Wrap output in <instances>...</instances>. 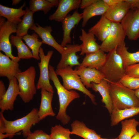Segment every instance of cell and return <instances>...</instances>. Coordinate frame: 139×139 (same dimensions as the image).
<instances>
[{
	"label": "cell",
	"instance_id": "obj_1",
	"mask_svg": "<svg viewBox=\"0 0 139 139\" xmlns=\"http://www.w3.org/2000/svg\"><path fill=\"white\" fill-rule=\"evenodd\" d=\"M107 81L112 109L121 110L139 107V100L135 95V90L125 86L119 81L116 82Z\"/></svg>",
	"mask_w": 139,
	"mask_h": 139
},
{
	"label": "cell",
	"instance_id": "obj_2",
	"mask_svg": "<svg viewBox=\"0 0 139 139\" xmlns=\"http://www.w3.org/2000/svg\"><path fill=\"white\" fill-rule=\"evenodd\" d=\"M49 79L52 81L56 89L59 98V109L56 118L60 120L63 124H67L70 120V117L66 114L67 108L72 101L79 98L80 95L75 91L67 90L61 84L54 68L49 65Z\"/></svg>",
	"mask_w": 139,
	"mask_h": 139
},
{
	"label": "cell",
	"instance_id": "obj_3",
	"mask_svg": "<svg viewBox=\"0 0 139 139\" xmlns=\"http://www.w3.org/2000/svg\"><path fill=\"white\" fill-rule=\"evenodd\" d=\"M38 109L33 108L25 116L13 121L6 120L4 117L3 112H0L4 121L5 128V133L11 138L17 133L21 131L23 136L26 137L31 133V127L38 123L40 121L38 114Z\"/></svg>",
	"mask_w": 139,
	"mask_h": 139
},
{
	"label": "cell",
	"instance_id": "obj_4",
	"mask_svg": "<svg viewBox=\"0 0 139 139\" xmlns=\"http://www.w3.org/2000/svg\"><path fill=\"white\" fill-rule=\"evenodd\" d=\"M99 70L104 74L105 80L111 82H119L125 74L122 60L116 49L108 52L105 63Z\"/></svg>",
	"mask_w": 139,
	"mask_h": 139
},
{
	"label": "cell",
	"instance_id": "obj_5",
	"mask_svg": "<svg viewBox=\"0 0 139 139\" xmlns=\"http://www.w3.org/2000/svg\"><path fill=\"white\" fill-rule=\"evenodd\" d=\"M36 74L35 67L31 66L18 73L15 77L19 89V95L25 103L29 102L36 93L35 84Z\"/></svg>",
	"mask_w": 139,
	"mask_h": 139
},
{
	"label": "cell",
	"instance_id": "obj_6",
	"mask_svg": "<svg viewBox=\"0 0 139 139\" xmlns=\"http://www.w3.org/2000/svg\"><path fill=\"white\" fill-rule=\"evenodd\" d=\"M56 75L60 76L62 79L63 86L69 90L74 89L78 90L88 96L94 105L95 102V96L92 94L82 82L80 76L73 70L72 67L68 66L62 69H57Z\"/></svg>",
	"mask_w": 139,
	"mask_h": 139
},
{
	"label": "cell",
	"instance_id": "obj_7",
	"mask_svg": "<svg viewBox=\"0 0 139 139\" xmlns=\"http://www.w3.org/2000/svg\"><path fill=\"white\" fill-rule=\"evenodd\" d=\"M17 25L6 21L5 18H0V50L12 60L18 62L20 59L12 54V45L10 39V35L16 33Z\"/></svg>",
	"mask_w": 139,
	"mask_h": 139
},
{
	"label": "cell",
	"instance_id": "obj_8",
	"mask_svg": "<svg viewBox=\"0 0 139 139\" xmlns=\"http://www.w3.org/2000/svg\"><path fill=\"white\" fill-rule=\"evenodd\" d=\"M53 53V50H50L45 55L43 48H40L39 56L40 61L38 63L40 70V75L36 86L37 90L43 89L54 93V90L50 83L49 77V63Z\"/></svg>",
	"mask_w": 139,
	"mask_h": 139
},
{
	"label": "cell",
	"instance_id": "obj_9",
	"mask_svg": "<svg viewBox=\"0 0 139 139\" xmlns=\"http://www.w3.org/2000/svg\"><path fill=\"white\" fill-rule=\"evenodd\" d=\"M126 36L120 23L111 22L110 33L100 45V49L105 52L116 49L119 46L125 43Z\"/></svg>",
	"mask_w": 139,
	"mask_h": 139
},
{
	"label": "cell",
	"instance_id": "obj_10",
	"mask_svg": "<svg viewBox=\"0 0 139 139\" xmlns=\"http://www.w3.org/2000/svg\"><path fill=\"white\" fill-rule=\"evenodd\" d=\"M120 23L129 40L139 38V9H130Z\"/></svg>",
	"mask_w": 139,
	"mask_h": 139
},
{
	"label": "cell",
	"instance_id": "obj_11",
	"mask_svg": "<svg viewBox=\"0 0 139 139\" xmlns=\"http://www.w3.org/2000/svg\"><path fill=\"white\" fill-rule=\"evenodd\" d=\"M9 81L8 89L4 95L0 99L1 111L3 112L5 111L12 110L13 109L14 101L19 93L18 83L16 77Z\"/></svg>",
	"mask_w": 139,
	"mask_h": 139
},
{
	"label": "cell",
	"instance_id": "obj_12",
	"mask_svg": "<svg viewBox=\"0 0 139 139\" xmlns=\"http://www.w3.org/2000/svg\"><path fill=\"white\" fill-rule=\"evenodd\" d=\"M65 47V50L61 54V58L57 66V69L63 68L68 66H79L80 63L78 60L79 57L76 53L81 51V45H67Z\"/></svg>",
	"mask_w": 139,
	"mask_h": 139
},
{
	"label": "cell",
	"instance_id": "obj_13",
	"mask_svg": "<svg viewBox=\"0 0 139 139\" xmlns=\"http://www.w3.org/2000/svg\"><path fill=\"white\" fill-rule=\"evenodd\" d=\"M74 72L80 77L81 80L87 88H91V83H100L105 78L103 73L99 70L88 67H77Z\"/></svg>",
	"mask_w": 139,
	"mask_h": 139
},
{
	"label": "cell",
	"instance_id": "obj_14",
	"mask_svg": "<svg viewBox=\"0 0 139 139\" xmlns=\"http://www.w3.org/2000/svg\"><path fill=\"white\" fill-rule=\"evenodd\" d=\"M30 29L33 31L41 38L42 44L52 47L61 54L65 50L66 47H64L58 44L51 35L52 29L50 26L42 27L36 23L34 24Z\"/></svg>",
	"mask_w": 139,
	"mask_h": 139
},
{
	"label": "cell",
	"instance_id": "obj_15",
	"mask_svg": "<svg viewBox=\"0 0 139 139\" xmlns=\"http://www.w3.org/2000/svg\"><path fill=\"white\" fill-rule=\"evenodd\" d=\"M82 19V13H79L76 11L72 15H68L62 21L63 37L61 45L62 47H65L67 44L71 43V30Z\"/></svg>",
	"mask_w": 139,
	"mask_h": 139
},
{
	"label": "cell",
	"instance_id": "obj_16",
	"mask_svg": "<svg viewBox=\"0 0 139 139\" xmlns=\"http://www.w3.org/2000/svg\"><path fill=\"white\" fill-rule=\"evenodd\" d=\"M81 0H59L57 8L49 19L61 22L71 11L80 7Z\"/></svg>",
	"mask_w": 139,
	"mask_h": 139
},
{
	"label": "cell",
	"instance_id": "obj_17",
	"mask_svg": "<svg viewBox=\"0 0 139 139\" xmlns=\"http://www.w3.org/2000/svg\"><path fill=\"white\" fill-rule=\"evenodd\" d=\"M18 62L0 52V76L6 77L8 80L15 77L21 72Z\"/></svg>",
	"mask_w": 139,
	"mask_h": 139
},
{
	"label": "cell",
	"instance_id": "obj_18",
	"mask_svg": "<svg viewBox=\"0 0 139 139\" xmlns=\"http://www.w3.org/2000/svg\"><path fill=\"white\" fill-rule=\"evenodd\" d=\"M108 8V7L103 0H97L90 6L84 9L82 13L83 20L82 27L85 26L88 21L91 18L104 14Z\"/></svg>",
	"mask_w": 139,
	"mask_h": 139
},
{
	"label": "cell",
	"instance_id": "obj_19",
	"mask_svg": "<svg viewBox=\"0 0 139 139\" xmlns=\"http://www.w3.org/2000/svg\"><path fill=\"white\" fill-rule=\"evenodd\" d=\"M41 93L40 103L38 110V116L40 120L48 116L53 117L55 115L51 105L53 93L42 89Z\"/></svg>",
	"mask_w": 139,
	"mask_h": 139
},
{
	"label": "cell",
	"instance_id": "obj_20",
	"mask_svg": "<svg viewBox=\"0 0 139 139\" xmlns=\"http://www.w3.org/2000/svg\"><path fill=\"white\" fill-rule=\"evenodd\" d=\"M79 38L82 42L81 45V55L93 53L100 49V45L97 43L95 36L92 33H87L84 29H82L81 35L79 36Z\"/></svg>",
	"mask_w": 139,
	"mask_h": 139
},
{
	"label": "cell",
	"instance_id": "obj_21",
	"mask_svg": "<svg viewBox=\"0 0 139 139\" xmlns=\"http://www.w3.org/2000/svg\"><path fill=\"white\" fill-rule=\"evenodd\" d=\"M101 49L95 52L86 55L79 67H88L99 70L105 63L106 54Z\"/></svg>",
	"mask_w": 139,
	"mask_h": 139
},
{
	"label": "cell",
	"instance_id": "obj_22",
	"mask_svg": "<svg viewBox=\"0 0 139 139\" xmlns=\"http://www.w3.org/2000/svg\"><path fill=\"white\" fill-rule=\"evenodd\" d=\"M130 9L129 4L124 0L115 6L109 7L104 15L111 22L120 23Z\"/></svg>",
	"mask_w": 139,
	"mask_h": 139
},
{
	"label": "cell",
	"instance_id": "obj_23",
	"mask_svg": "<svg viewBox=\"0 0 139 139\" xmlns=\"http://www.w3.org/2000/svg\"><path fill=\"white\" fill-rule=\"evenodd\" d=\"M111 23L103 14L97 22L89 29L88 32L92 33L99 40L103 42L109 34Z\"/></svg>",
	"mask_w": 139,
	"mask_h": 139
},
{
	"label": "cell",
	"instance_id": "obj_24",
	"mask_svg": "<svg viewBox=\"0 0 139 139\" xmlns=\"http://www.w3.org/2000/svg\"><path fill=\"white\" fill-rule=\"evenodd\" d=\"M25 6V2L18 8L8 7L0 4V16L5 18L9 22L18 25L22 20L21 18L26 13L25 10H23Z\"/></svg>",
	"mask_w": 139,
	"mask_h": 139
},
{
	"label": "cell",
	"instance_id": "obj_25",
	"mask_svg": "<svg viewBox=\"0 0 139 139\" xmlns=\"http://www.w3.org/2000/svg\"><path fill=\"white\" fill-rule=\"evenodd\" d=\"M91 88L96 92H99L101 95V101L110 115L112 110V105L108 83L104 78L98 84L91 83Z\"/></svg>",
	"mask_w": 139,
	"mask_h": 139
},
{
	"label": "cell",
	"instance_id": "obj_26",
	"mask_svg": "<svg viewBox=\"0 0 139 139\" xmlns=\"http://www.w3.org/2000/svg\"><path fill=\"white\" fill-rule=\"evenodd\" d=\"M71 134H75L84 139H100L101 136L92 129L88 128L83 122L78 120L74 121L71 124Z\"/></svg>",
	"mask_w": 139,
	"mask_h": 139
},
{
	"label": "cell",
	"instance_id": "obj_27",
	"mask_svg": "<svg viewBox=\"0 0 139 139\" xmlns=\"http://www.w3.org/2000/svg\"><path fill=\"white\" fill-rule=\"evenodd\" d=\"M139 114V107H132L123 109H113L110 114V124L114 126L124 120Z\"/></svg>",
	"mask_w": 139,
	"mask_h": 139
},
{
	"label": "cell",
	"instance_id": "obj_28",
	"mask_svg": "<svg viewBox=\"0 0 139 139\" xmlns=\"http://www.w3.org/2000/svg\"><path fill=\"white\" fill-rule=\"evenodd\" d=\"M125 44L117 47L116 51L120 55L125 69L131 65L139 63V50L134 53H130L127 50Z\"/></svg>",
	"mask_w": 139,
	"mask_h": 139
},
{
	"label": "cell",
	"instance_id": "obj_29",
	"mask_svg": "<svg viewBox=\"0 0 139 139\" xmlns=\"http://www.w3.org/2000/svg\"><path fill=\"white\" fill-rule=\"evenodd\" d=\"M121 129L118 139H131L138 132L139 122L134 118L126 119L121 121Z\"/></svg>",
	"mask_w": 139,
	"mask_h": 139
},
{
	"label": "cell",
	"instance_id": "obj_30",
	"mask_svg": "<svg viewBox=\"0 0 139 139\" xmlns=\"http://www.w3.org/2000/svg\"><path fill=\"white\" fill-rule=\"evenodd\" d=\"M22 37L12 34L10 37L12 45L15 47L17 50L18 57L20 59L33 58L32 53L29 48L23 42Z\"/></svg>",
	"mask_w": 139,
	"mask_h": 139
},
{
	"label": "cell",
	"instance_id": "obj_31",
	"mask_svg": "<svg viewBox=\"0 0 139 139\" xmlns=\"http://www.w3.org/2000/svg\"><path fill=\"white\" fill-rule=\"evenodd\" d=\"M26 13L21 21L18 25L16 36L22 37L28 34V30L34 24L33 15L34 13L27 7Z\"/></svg>",
	"mask_w": 139,
	"mask_h": 139
},
{
	"label": "cell",
	"instance_id": "obj_32",
	"mask_svg": "<svg viewBox=\"0 0 139 139\" xmlns=\"http://www.w3.org/2000/svg\"><path fill=\"white\" fill-rule=\"evenodd\" d=\"M38 36L36 33H34L31 35L28 34L22 37L31 50L33 58L37 60L40 59L39 52L42 44V41L38 39Z\"/></svg>",
	"mask_w": 139,
	"mask_h": 139
},
{
	"label": "cell",
	"instance_id": "obj_33",
	"mask_svg": "<svg viewBox=\"0 0 139 139\" xmlns=\"http://www.w3.org/2000/svg\"><path fill=\"white\" fill-rule=\"evenodd\" d=\"M29 9L34 13L38 11H42L46 15L54 6L48 0H30L29 2Z\"/></svg>",
	"mask_w": 139,
	"mask_h": 139
},
{
	"label": "cell",
	"instance_id": "obj_34",
	"mask_svg": "<svg viewBox=\"0 0 139 139\" xmlns=\"http://www.w3.org/2000/svg\"><path fill=\"white\" fill-rule=\"evenodd\" d=\"M71 131L60 125L52 127L50 134L51 139H71L70 137Z\"/></svg>",
	"mask_w": 139,
	"mask_h": 139
},
{
	"label": "cell",
	"instance_id": "obj_35",
	"mask_svg": "<svg viewBox=\"0 0 139 139\" xmlns=\"http://www.w3.org/2000/svg\"><path fill=\"white\" fill-rule=\"evenodd\" d=\"M123 85L133 90L139 89V78L124 75L119 81Z\"/></svg>",
	"mask_w": 139,
	"mask_h": 139
},
{
	"label": "cell",
	"instance_id": "obj_36",
	"mask_svg": "<svg viewBox=\"0 0 139 139\" xmlns=\"http://www.w3.org/2000/svg\"><path fill=\"white\" fill-rule=\"evenodd\" d=\"M25 139H51L48 135L42 130L37 129L28 135Z\"/></svg>",
	"mask_w": 139,
	"mask_h": 139
},
{
	"label": "cell",
	"instance_id": "obj_37",
	"mask_svg": "<svg viewBox=\"0 0 139 139\" xmlns=\"http://www.w3.org/2000/svg\"><path fill=\"white\" fill-rule=\"evenodd\" d=\"M125 74L131 77L139 78V63L127 67L125 69Z\"/></svg>",
	"mask_w": 139,
	"mask_h": 139
},
{
	"label": "cell",
	"instance_id": "obj_38",
	"mask_svg": "<svg viewBox=\"0 0 139 139\" xmlns=\"http://www.w3.org/2000/svg\"><path fill=\"white\" fill-rule=\"evenodd\" d=\"M129 4L130 9H139V0H124Z\"/></svg>",
	"mask_w": 139,
	"mask_h": 139
},
{
	"label": "cell",
	"instance_id": "obj_39",
	"mask_svg": "<svg viewBox=\"0 0 139 139\" xmlns=\"http://www.w3.org/2000/svg\"><path fill=\"white\" fill-rule=\"evenodd\" d=\"M109 7L115 6L121 3L124 0H103Z\"/></svg>",
	"mask_w": 139,
	"mask_h": 139
},
{
	"label": "cell",
	"instance_id": "obj_40",
	"mask_svg": "<svg viewBox=\"0 0 139 139\" xmlns=\"http://www.w3.org/2000/svg\"><path fill=\"white\" fill-rule=\"evenodd\" d=\"M97 0H82L81 1L80 7L81 9H84L88 7Z\"/></svg>",
	"mask_w": 139,
	"mask_h": 139
},
{
	"label": "cell",
	"instance_id": "obj_41",
	"mask_svg": "<svg viewBox=\"0 0 139 139\" xmlns=\"http://www.w3.org/2000/svg\"><path fill=\"white\" fill-rule=\"evenodd\" d=\"M6 90L3 81H0V99L3 96L5 93Z\"/></svg>",
	"mask_w": 139,
	"mask_h": 139
},
{
	"label": "cell",
	"instance_id": "obj_42",
	"mask_svg": "<svg viewBox=\"0 0 139 139\" xmlns=\"http://www.w3.org/2000/svg\"><path fill=\"white\" fill-rule=\"evenodd\" d=\"M5 133V123L2 116L0 114V133Z\"/></svg>",
	"mask_w": 139,
	"mask_h": 139
},
{
	"label": "cell",
	"instance_id": "obj_43",
	"mask_svg": "<svg viewBox=\"0 0 139 139\" xmlns=\"http://www.w3.org/2000/svg\"><path fill=\"white\" fill-rule=\"evenodd\" d=\"M48 1L56 7H58L59 2V0H48Z\"/></svg>",
	"mask_w": 139,
	"mask_h": 139
},
{
	"label": "cell",
	"instance_id": "obj_44",
	"mask_svg": "<svg viewBox=\"0 0 139 139\" xmlns=\"http://www.w3.org/2000/svg\"><path fill=\"white\" fill-rule=\"evenodd\" d=\"M131 139H139V132H137Z\"/></svg>",
	"mask_w": 139,
	"mask_h": 139
},
{
	"label": "cell",
	"instance_id": "obj_45",
	"mask_svg": "<svg viewBox=\"0 0 139 139\" xmlns=\"http://www.w3.org/2000/svg\"><path fill=\"white\" fill-rule=\"evenodd\" d=\"M12 1V5H16L20 2L21 1L20 0H13Z\"/></svg>",
	"mask_w": 139,
	"mask_h": 139
},
{
	"label": "cell",
	"instance_id": "obj_46",
	"mask_svg": "<svg viewBox=\"0 0 139 139\" xmlns=\"http://www.w3.org/2000/svg\"><path fill=\"white\" fill-rule=\"evenodd\" d=\"M135 95L139 100V89L135 90Z\"/></svg>",
	"mask_w": 139,
	"mask_h": 139
},
{
	"label": "cell",
	"instance_id": "obj_47",
	"mask_svg": "<svg viewBox=\"0 0 139 139\" xmlns=\"http://www.w3.org/2000/svg\"><path fill=\"white\" fill-rule=\"evenodd\" d=\"M100 139H118V138H112V139H107V138H101Z\"/></svg>",
	"mask_w": 139,
	"mask_h": 139
}]
</instances>
